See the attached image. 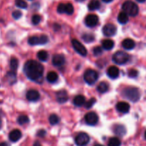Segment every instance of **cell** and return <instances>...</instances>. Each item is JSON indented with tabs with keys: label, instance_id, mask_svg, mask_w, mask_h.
Instances as JSON below:
<instances>
[{
	"label": "cell",
	"instance_id": "obj_1",
	"mask_svg": "<svg viewBox=\"0 0 146 146\" xmlns=\"http://www.w3.org/2000/svg\"><path fill=\"white\" fill-rule=\"evenodd\" d=\"M44 71L42 64L35 60H29L24 66V72L26 76L35 82L38 83L41 81Z\"/></svg>",
	"mask_w": 146,
	"mask_h": 146
},
{
	"label": "cell",
	"instance_id": "obj_2",
	"mask_svg": "<svg viewBox=\"0 0 146 146\" xmlns=\"http://www.w3.org/2000/svg\"><path fill=\"white\" fill-rule=\"evenodd\" d=\"M123 96L129 101L135 103L139 101L141 98V93L138 88L135 87H127L122 92Z\"/></svg>",
	"mask_w": 146,
	"mask_h": 146
},
{
	"label": "cell",
	"instance_id": "obj_3",
	"mask_svg": "<svg viewBox=\"0 0 146 146\" xmlns=\"http://www.w3.org/2000/svg\"><path fill=\"white\" fill-rule=\"evenodd\" d=\"M122 9L123 10V12L131 17H135L138 15V12H139V8H138V5L135 2L130 1V0L125 1L123 4Z\"/></svg>",
	"mask_w": 146,
	"mask_h": 146
},
{
	"label": "cell",
	"instance_id": "obj_4",
	"mask_svg": "<svg viewBox=\"0 0 146 146\" xmlns=\"http://www.w3.org/2000/svg\"><path fill=\"white\" fill-rule=\"evenodd\" d=\"M112 59L115 64L118 65H123L129 61L130 56L125 51H118L113 54Z\"/></svg>",
	"mask_w": 146,
	"mask_h": 146
},
{
	"label": "cell",
	"instance_id": "obj_5",
	"mask_svg": "<svg viewBox=\"0 0 146 146\" xmlns=\"http://www.w3.org/2000/svg\"><path fill=\"white\" fill-rule=\"evenodd\" d=\"M84 79L85 82L88 85L91 86L96 84L98 79V74L97 71L93 69H87L84 72Z\"/></svg>",
	"mask_w": 146,
	"mask_h": 146
},
{
	"label": "cell",
	"instance_id": "obj_6",
	"mask_svg": "<svg viewBox=\"0 0 146 146\" xmlns=\"http://www.w3.org/2000/svg\"><path fill=\"white\" fill-rule=\"evenodd\" d=\"M48 38L46 35L41 36H33L29 37L28 40V43L31 46L36 45H44L48 43Z\"/></svg>",
	"mask_w": 146,
	"mask_h": 146
},
{
	"label": "cell",
	"instance_id": "obj_7",
	"mask_svg": "<svg viewBox=\"0 0 146 146\" xmlns=\"http://www.w3.org/2000/svg\"><path fill=\"white\" fill-rule=\"evenodd\" d=\"M71 44H72V46L74 48V49L78 54H80L82 56H86L87 55L86 48V47L79 41H78L76 39H72Z\"/></svg>",
	"mask_w": 146,
	"mask_h": 146
},
{
	"label": "cell",
	"instance_id": "obj_8",
	"mask_svg": "<svg viewBox=\"0 0 146 146\" xmlns=\"http://www.w3.org/2000/svg\"><path fill=\"white\" fill-rule=\"evenodd\" d=\"M90 137L86 133H80L75 138V143L77 146H86L89 143Z\"/></svg>",
	"mask_w": 146,
	"mask_h": 146
},
{
	"label": "cell",
	"instance_id": "obj_9",
	"mask_svg": "<svg viewBox=\"0 0 146 146\" xmlns=\"http://www.w3.org/2000/svg\"><path fill=\"white\" fill-rule=\"evenodd\" d=\"M85 122L89 125H95L98 122V115L95 112H89L86 114Z\"/></svg>",
	"mask_w": 146,
	"mask_h": 146
},
{
	"label": "cell",
	"instance_id": "obj_10",
	"mask_svg": "<svg viewBox=\"0 0 146 146\" xmlns=\"http://www.w3.org/2000/svg\"><path fill=\"white\" fill-rule=\"evenodd\" d=\"M103 34L106 36H113L117 32V28L114 24H107L103 27Z\"/></svg>",
	"mask_w": 146,
	"mask_h": 146
},
{
	"label": "cell",
	"instance_id": "obj_11",
	"mask_svg": "<svg viewBox=\"0 0 146 146\" xmlns=\"http://www.w3.org/2000/svg\"><path fill=\"white\" fill-rule=\"evenodd\" d=\"M98 21H99V19L98 16L96 14H88L85 18L86 25L90 28L95 27L98 24Z\"/></svg>",
	"mask_w": 146,
	"mask_h": 146
},
{
	"label": "cell",
	"instance_id": "obj_12",
	"mask_svg": "<svg viewBox=\"0 0 146 146\" xmlns=\"http://www.w3.org/2000/svg\"><path fill=\"white\" fill-rule=\"evenodd\" d=\"M65 57L63 55H61V54H55V55L53 56L52 64L53 65L55 66H62L65 64Z\"/></svg>",
	"mask_w": 146,
	"mask_h": 146
},
{
	"label": "cell",
	"instance_id": "obj_13",
	"mask_svg": "<svg viewBox=\"0 0 146 146\" xmlns=\"http://www.w3.org/2000/svg\"><path fill=\"white\" fill-rule=\"evenodd\" d=\"M27 100L31 102H36L40 98V94L36 90H29L26 94Z\"/></svg>",
	"mask_w": 146,
	"mask_h": 146
},
{
	"label": "cell",
	"instance_id": "obj_14",
	"mask_svg": "<svg viewBox=\"0 0 146 146\" xmlns=\"http://www.w3.org/2000/svg\"><path fill=\"white\" fill-rule=\"evenodd\" d=\"M56 101L59 104H64L68 100V94L64 90H61V91H58L56 94Z\"/></svg>",
	"mask_w": 146,
	"mask_h": 146
},
{
	"label": "cell",
	"instance_id": "obj_15",
	"mask_svg": "<svg viewBox=\"0 0 146 146\" xmlns=\"http://www.w3.org/2000/svg\"><path fill=\"white\" fill-rule=\"evenodd\" d=\"M22 134L19 129H14L11 131L9 134V138L13 143H16L21 139Z\"/></svg>",
	"mask_w": 146,
	"mask_h": 146
},
{
	"label": "cell",
	"instance_id": "obj_16",
	"mask_svg": "<svg viewBox=\"0 0 146 146\" xmlns=\"http://www.w3.org/2000/svg\"><path fill=\"white\" fill-rule=\"evenodd\" d=\"M116 109L118 112L122 113H127L130 111V105L128 103L121 101L116 104Z\"/></svg>",
	"mask_w": 146,
	"mask_h": 146
},
{
	"label": "cell",
	"instance_id": "obj_17",
	"mask_svg": "<svg viewBox=\"0 0 146 146\" xmlns=\"http://www.w3.org/2000/svg\"><path fill=\"white\" fill-rule=\"evenodd\" d=\"M119 74L120 71L118 68H117L116 66H110L107 70V74L112 79H115V78H118L119 76Z\"/></svg>",
	"mask_w": 146,
	"mask_h": 146
},
{
	"label": "cell",
	"instance_id": "obj_18",
	"mask_svg": "<svg viewBox=\"0 0 146 146\" xmlns=\"http://www.w3.org/2000/svg\"><path fill=\"white\" fill-rule=\"evenodd\" d=\"M122 46L125 50H132L135 48V43L131 38H125L123 41Z\"/></svg>",
	"mask_w": 146,
	"mask_h": 146
},
{
	"label": "cell",
	"instance_id": "obj_19",
	"mask_svg": "<svg viewBox=\"0 0 146 146\" xmlns=\"http://www.w3.org/2000/svg\"><path fill=\"white\" fill-rule=\"evenodd\" d=\"M113 132L118 136H123L126 133V129L123 125H115L113 127Z\"/></svg>",
	"mask_w": 146,
	"mask_h": 146
},
{
	"label": "cell",
	"instance_id": "obj_20",
	"mask_svg": "<svg viewBox=\"0 0 146 146\" xmlns=\"http://www.w3.org/2000/svg\"><path fill=\"white\" fill-rule=\"evenodd\" d=\"M74 106L77 107H81L84 106L86 103V98L83 95H78L73 100Z\"/></svg>",
	"mask_w": 146,
	"mask_h": 146
},
{
	"label": "cell",
	"instance_id": "obj_21",
	"mask_svg": "<svg viewBox=\"0 0 146 146\" xmlns=\"http://www.w3.org/2000/svg\"><path fill=\"white\" fill-rule=\"evenodd\" d=\"M101 7V3L98 0H91L88 4V8L90 11H95Z\"/></svg>",
	"mask_w": 146,
	"mask_h": 146
},
{
	"label": "cell",
	"instance_id": "obj_22",
	"mask_svg": "<svg viewBox=\"0 0 146 146\" xmlns=\"http://www.w3.org/2000/svg\"><path fill=\"white\" fill-rule=\"evenodd\" d=\"M58 78V75L55 71H50V72L48 73V74L46 76L47 81L49 83H51V84H54V83L56 82Z\"/></svg>",
	"mask_w": 146,
	"mask_h": 146
},
{
	"label": "cell",
	"instance_id": "obj_23",
	"mask_svg": "<svg viewBox=\"0 0 146 146\" xmlns=\"http://www.w3.org/2000/svg\"><path fill=\"white\" fill-rule=\"evenodd\" d=\"M103 48L107 51L113 49L114 47V41L111 39H105L102 41Z\"/></svg>",
	"mask_w": 146,
	"mask_h": 146
},
{
	"label": "cell",
	"instance_id": "obj_24",
	"mask_svg": "<svg viewBox=\"0 0 146 146\" xmlns=\"http://www.w3.org/2000/svg\"><path fill=\"white\" fill-rule=\"evenodd\" d=\"M109 89V86L106 82H101L97 86V91L101 94L106 93Z\"/></svg>",
	"mask_w": 146,
	"mask_h": 146
},
{
	"label": "cell",
	"instance_id": "obj_25",
	"mask_svg": "<svg viewBox=\"0 0 146 146\" xmlns=\"http://www.w3.org/2000/svg\"><path fill=\"white\" fill-rule=\"evenodd\" d=\"M129 18H128V16L125 14V12L122 11V12L120 13L118 16V22L121 24H125L128 23Z\"/></svg>",
	"mask_w": 146,
	"mask_h": 146
},
{
	"label": "cell",
	"instance_id": "obj_26",
	"mask_svg": "<svg viewBox=\"0 0 146 146\" xmlns=\"http://www.w3.org/2000/svg\"><path fill=\"white\" fill-rule=\"evenodd\" d=\"M37 58L38 60L41 61H46L48 58V54L47 51H44V50H41V51H38L37 53Z\"/></svg>",
	"mask_w": 146,
	"mask_h": 146
},
{
	"label": "cell",
	"instance_id": "obj_27",
	"mask_svg": "<svg viewBox=\"0 0 146 146\" xmlns=\"http://www.w3.org/2000/svg\"><path fill=\"white\" fill-rule=\"evenodd\" d=\"M7 78L10 84H13L17 81V75L14 71H9L7 73Z\"/></svg>",
	"mask_w": 146,
	"mask_h": 146
},
{
	"label": "cell",
	"instance_id": "obj_28",
	"mask_svg": "<svg viewBox=\"0 0 146 146\" xmlns=\"http://www.w3.org/2000/svg\"><path fill=\"white\" fill-rule=\"evenodd\" d=\"M82 39L86 43H91L95 40V36H94V34L87 33V34H84L82 36Z\"/></svg>",
	"mask_w": 146,
	"mask_h": 146
},
{
	"label": "cell",
	"instance_id": "obj_29",
	"mask_svg": "<svg viewBox=\"0 0 146 146\" xmlns=\"http://www.w3.org/2000/svg\"><path fill=\"white\" fill-rule=\"evenodd\" d=\"M121 141L118 138H115V137L110 138L108 143V146H121Z\"/></svg>",
	"mask_w": 146,
	"mask_h": 146
},
{
	"label": "cell",
	"instance_id": "obj_30",
	"mask_svg": "<svg viewBox=\"0 0 146 146\" xmlns=\"http://www.w3.org/2000/svg\"><path fill=\"white\" fill-rule=\"evenodd\" d=\"M48 121H49V123L51 125H56V124H58V123H59L60 118L57 115H56V114H52V115H50L49 118H48Z\"/></svg>",
	"mask_w": 146,
	"mask_h": 146
},
{
	"label": "cell",
	"instance_id": "obj_31",
	"mask_svg": "<svg viewBox=\"0 0 146 146\" xmlns=\"http://www.w3.org/2000/svg\"><path fill=\"white\" fill-rule=\"evenodd\" d=\"M19 66V61L17 58H12L10 60V68L11 71H15L18 68Z\"/></svg>",
	"mask_w": 146,
	"mask_h": 146
},
{
	"label": "cell",
	"instance_id": "obj_32",
	"mask_svg": "<svg viewBox=\"0 0 146 146\" xmlns=\"http://www.w3.org/2000/svg\"><path fill=\"white\" fill-rule=\"evenodd\" d=\"M29 121V117L25 115H19L17 119V122L19 125H24L26 123H28Z\"/></svg>",
	"mask_w": 146,
	"mask_h": 146
},
{
	"label": "cell",
	"instance_id": "obj_33",
	"mask_svg": "<svg viewBox=\"0 0 146 146\" xmlns=\"http://www.w3.org/2000/svg\"><path fill=\"white\" fill-rule=\"evenodd\" d=\"M74 7H73L72 4H71V3L65 4V11H64V13L68 14V15H71V14H74Z\"/></svg>",
	"mask_w": 146,
	"mask_h": 146
},
{
	"label": "cell",
	"instance_id": "obj_34",
	"mask_svg": "<svg viewBox=\"0 0 146 146\" xmlns=\"http://www.w3.org/2000/svg\"><path fill=\"white\" fill-rule=\"evenodd\" d=\"M15 4L19 8L21 9H27L28 7L27 3L24 0H15Z\"/></svg>",
	"mask_w": 146,
	"mask_h": 146
},
{
	"label": "cell",
	"instance_id": "obj_35",
	"mask_svg": "<svg viewBox=\"0 0 146 146\" xmlns=\"http://www.w3.org/2000/svg\"><path fill=\"white\" fill-rule=\"evenodd\" d=\"M96 99L94 98H91V99L88 100L87 102L85 103V107L86 109H90V108H92L93 106H94V104H96Z\"/></svg>",
	"mask_w": 146,
	"mask_h": 146
},
{
	"label": "cell",
	"instance_id": "obj_36",
	"mask_svg": "<svg viewBox=\"0 0 146 146\" xmlns=\"http://www.w3.org/2000/svg\"><path fill=\"white\" fill-rule=\"evenodd\" d=\"M41 21V16L38 14H34L33 15L32 18H31V22L34 25H38Z\"/></svg>",
	"mask_w": 146,
	"mask_h": 146
},
{
	"label": "cell",
	"instance_id": "obj_37",
	"mask_svg": "<svg viewBox=\"0 0 146 146\" xmlns=\"http://www.w3.org/2000/svg\"><path fill=\"white\" fill-rule=\"evenodd\" d=\"M93 53H94V55L95 56H99L102 55L103 49L101 48V47L96 46L94 48Z\"/></svg>",
	"mask_w": 146,
	"mask_h": 146
},
{
	"label": "cell",
	"instance_id": "obj_38",
	"mask_svg": "<svg viewBox=\"0 0 146 146\" xmlns=\"http://www.w3.org/2000/svg\"><path fill=\"white\" fill-rule=\"evenodd\" d=\"M138 75V71L135 69H131L128 71V76L131 78H136Z\"/></svg>",
	"mask_w": 146,
	"mask_h": 146
},
{
	"label": "cell",
	"instance_id": "obj_39",
	"mask_svg": "<svg viewBox=\"0 0 146 146\" xmlns=\"http://www.w3.org/2000/svg\"><path fill=\"white\" fill-rule=\"evenodd\" d=\"M21 16H22V13L19 11V10H16V11H13L12 17L14 19H19L21 18Z\"/></svg>",
	"mask_w": 146,
	"mask_h": 146
},
{
	"label": "cell",
	"instance_id": "obj_40",
	"mask_svg": "<svg viewBox=\"0 0 146 146\" xmlns=\"http://www.w3.org/2000/svg\"><path fill=\"white\" fill-rule=\"evenodd\" d=\"M57 11L59 14H64V11H65V4L61 3V4H58V7H57Z\"/></svg>",
	"mask_w": 146,
	"mask_h": 146
},
{
	"label": "cell",
	"instance_id": "obj_41",
	"mask_svg": "<svg viewBox=\"0 0 146 146\" xmlns=\"http://www.w3.org/2000/svg\"><path fill=\"white\" fill-rule=\"evenodd\" d=\"M46 133L45 130L41 129V130H40V131H38V133H37V135H38V137H41V138H42V137L45 136Z\"/></svg>",
	"mask_w": 146,
	"mask_h": 146
},
{
	"label": "cell",
	"instance_id": "obj_42",
	"mask_svg": "<svg viewBox=\"0 0 146 146\" xmlns=\"http://www.w3.org/2000/svg\"><path fill=\"white\" fill-rule=\"evenodd\" d=\"M54 29H55L56 31H58V30L60 29V28H61V27H60V26L57 24H54Z\"/></svg>",
	"mask_w": 146,
	"mask_h": 146
},
{
	"label": "cell",
	"instance_id": "obj_43",
	"mask_svg": "<svg viewBox=\"0 0 146 146\" xmlns=\"http://www.w3.org/2000/svg\"><path fill=\"white\" fill-rule=\"evenodd\" d=\"M0 146H9V143H7L2 142L0 143Z\"/></svg>",
	"mask_w": 146,
	"mask_h": 146
},
{
	"label": "cell",
	"instance_id": "obj_44",
	"mask_svg": "<svg viewBox=\"0 0 146 146\" xmlns=\"http://www.w3.org/2000/svg\"><path fill=\"white\" fill-rule=\"evenodd\" d=\"M33 146H41V144H40L39 142H38V141H36L35 143H34V145Z\"/></svg>",
	"mask_w": 146,
	"mask_h": 146
},
{
	"label": "cell",
	"instance_id": "obj_45",
	"mask_svg": "<svg viewBox=\"0 0 146 146\" xmlns=\"http://www.w3.org/2000/svg\"><path fill=\"white\" fill-rule=\"evenodd\" d=\"M102 1H104V2H106V3H109V2H111L113 0H102Z\"/></svg>",
	"mask_w": 146,
	"mask_h": 146
},
{
	"label": "cell",
	"instance_id": "obj_46",
	"mask_svg": "<svg viewBox=\"0 0 146 146\" xmlns=\"http://www.w3.org/2000/svg\"><path fill=\"white\" fill-rule=\"evenodd\" d=\"M136 1H138V2H140V3H143V2H145L146 0H136Z\"/></svg>",
	"mask_w": 146,
	"mask_h": 146
},
{
	"label": "cell",
	"instance_id": "obj_47",
	"mask_svg": "<svg viewBox=\"0 0 146 146\" xmlns=\"http://www.w3.org/2000/svg\"><path fill=\"white\" fill-rule=\"evenodd\" d=\"M1 126H2V121H1V118H0V129L1 128Z\"/></svg>",
	"mask_w": 146,
	"mask_h": 146
},
{
	"label": "cell",
	"instance_id": "obj_48",
	"mask_svg": "<svg viewBox=\"0 0 146 146\" xmlns=\"http://www.w3.org/2000/svg\"><path fill=\"white\" fill-rule=\"evenodd\" d=\"M76 1H78V2H83V1H84L85 0H76Z\"/></svg>",
	"mask_w": 146,
	"mask_h": 146
},
{
	"label": "cell",
	"instance_id": "obj_49",
	"mask_svg": "<svg viewBox=\"0 0 146 146\" xmlns=\"http://www.w3.org/2000/svg\"><path fill=\"white\" fill-rule=\"evenodd\" d=\"M94 146H104V145H101V144H97V145H95Z\"/></svg>",
	"mask_w": 146,
	"mask_h": 146
},
{
	"label": "cell",
	"instance_id": "obj_50",
	"mask_svg": "<svg viewBox=\"0 0 146 146\" xmlns=\"http://www.w3.org/2000/svg\"><path fill=\"white\" fill-rule=\"evenodd\" d=\"M145 140H146V131H145Z\"/></svg>",
	"mask_w": 146,
	"mask_h": 146
}]
</instances>
